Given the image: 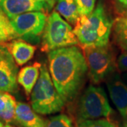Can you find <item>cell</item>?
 <instances>
[{
  "mask_svg": "<svg viewBox=\"0 0 127 127\" xmlns=\"http://www.w3.org/2000/svg\"><path fill=\"white\" fill-rule=\"evenodd\" d=\"M13 56L16 63L19 66L26 64L32 58L35 47L31 44L22 40H15L6 45Z\"/></svg>",
  "mask_w": 127,
  "mask_h": 127,
  "instance_id": "cell-12",
  "label": "cell"
},
{
  "mask_svg": "<svg viewBox=\"0 0 127 127\" xmlns=\"http://www.w3.org/2000/svg\"><path fill=\"white\" fill-rule=\"evenodd\" d=\"M122 78H123V80L124 81V82H125V83L127 84V72H124V73L123 74Z\"/></svg>",
  "mask_w": 127,
  "mask_h": 127,
  "instance_id": "cell-25",
  "label": "cell"
},
{
  "mask_svg": "<svg viewBox=\"0 0 127 127\" xmlns=\"http://www.w3.org/2000/svg\"><path fill=\"white\" fill-rule=\"evenodd\" d=\"M18 68L6 45L0 44V92L16 93L18 90Z\"/></svg>",
  "mask_w": 127,
  "mask_h": 127,
  "instance_id": "cell-8",
  "label": "cell"
},
{
  "mask_svg": "<svg viewBox=\"0 0 127 127\" xmlns=\"http://www.w3.org/2000/svg\"><path fill=\"white\" fill-rule=\"evenodd\" d=\"M0 127H3V124L1 122H0Z\"/></svg>",
  "mask_w": 127,
  "mask_h": 127,
  "instance_id": "cell-28",
  "label": "cell"
},
{
  "mask_svg": "<svg viewBox=\"0 0 127 127\" xmlns=\"http://www.w3.org/2000/svg\"><path fill=\"white\" fill-rule=\"evenodd\" d=\"M119 46V47L122 51V52L127 53V40L122 41L117 44Z\"/></svg>",
  "mask_w": 127,
  "mask_h": 127,
  "instance_id": "cell-24",
  "label": "cell"
},
{
  "mask_svg": "<svg viewBox=\"0 0 127 127\" xmlns=\"http://www.w3.org/2000/svg\"><path fill=\"white\" fill-rule=\"evenodd\" d=\"M76 127H115V124L109 119L100 118L78 122Z\"/></svg>",
  "mask_w": 127,
  "mask_h": 127,
  "instance_id": "cell-19",
  "label": "cell"
},
{
  "mask_svg": "<svg viewBox=\"0 0 127 127\" xmlns=\"http://www.w3.org/2000/svg\"><path fill=\"white\" fill-rule=\"evenodd\" d=\"M55 9L68 23L74 25L80 17L75 0H57Z\"/></svg>",
  "mask_w": 127,
  "mask_h": 127,
  "instance_id": "cell-14",
  "label": "cell"
},
{
  "mask_svg": "<svg viewBox=\"0 0 127 127\" xmlns=\"http://www.w3.org/2000/svg\"><path fill=\"white\" fill-rule=\"evenodd\" d=\"M121 127H127V121H124V122Z\"/></svg>",
  "mask_w": 127,
  "mask_h": 127,
  "instance_id": "cell-26",
  "label": "cell"
},
{
  "mask_svg": "<svg viewBox=\"0 0 127 127\" xmlns=\"http://www.w3.org/2000/svg\"><path fill=\"white\" fill-rule=\"evenodd\" d=\"M3 127H12L11 126H10L9 124H6V125H5V126H3Z\"/></svg>",
  "mask_w": 127,
  "mask_h": 127,
  "instance_id": "cell-27",
  "label": "cell"
},
{
  "mask_svg": "<svg viewBox=\"0 0 127 127\" xmlns=\"http://www.w3.org/2000/svg\"><path fill=\"white\" fill-rule=\"evenodd\" d=\"M113 21L100 1L91 14L79 17L73 32L82 46L107 45Z\"/></svg>",
  "mask_w": 127,
  "mask_h": 127,
  "instance_id": "cell-2",
  "label": "cell"
},
{
  "mask_svg": "<svg viewBox=\"0 0 127 127\" xmlns=\"http://www.w3.org/2000/svg\"><path fill=\"white\" fill-rule=\"evenodd\" d=\"M42 50H51L78 44L73 29L57 12L54 11L47 18L42 35Z\"/></svg>",
  "mask_w": 127,
  "mask_h": 127,
  "instance_id": "cell-5",
  "label": "cell"
},
{
  "mask_svg": "<svg viewBox=\"0 0 127 127\" xmlns=\"http://www.w3.org/2000/svg\"><path fill=\"white\" fill-rule=\"evenodd\" d=\"M9 95L10 94L9 93L0 92V112L3 111L5 109L9 100Z\"/></svg>",
  "mask_w": 127,
  "mask_h": 127,
  "instance_id": "cell-23",
  "label": "cell"
},
{
  "mask_svg": "<svg viewBox=\"0 0 127 127\" xmlns=\"http://www.w3.org/2000/svg\"><path fill=\"white\" fill-rule=\"evenodd\" d=\"M16 38V37L9 18L0 8V44Z\"/></svg>",
  "mask_w": 127,
  "mask_h": 127,
  "instance_id": "cell-16",
  "label": "cell"
},
{
  "mask_svg": "<svg viewBox=\"0 0 127 127\" xmlns=\"http://www.w3.org/2000/svg\"><path fill=\"white\" fill-rule=\"evenodd\" d=\"M112 30L116 44L127 40V13L118 15L113 21Z\"/></svg>",
  "mask_w": 127,
  "mask_h": 127,
  "instance_id": "cell-15",
  "label": "cell"
},
{
  "mask_svg": "<svg viewBox=\"0 0 127 127\" xmlns=\"http://www.w3.org/2000/svg\"><path fill=\"white\" fill-rule=\"evenodd\" d=\"M14 121L21 127H45L46 123L32 108L23 102H16Z\"/></svg>",
  "mask_w": 127,
  "mask_h": 127,
  "instance_id": "cell-11",
  "label": "cell"
},
{
  "mask_svg": "<svg viewBox=\"0 0 127 127\" xmlns=\"http://www.w3.org/2000/svg\"><path fill=\"white\" fill-rule=\"evenodd\" d=\"M97 0H75L80 16H88L95 9Z\"/></svg>",
  "mask_w": 127,
  "mask_h": 127,
  "instance_id": "cell-20",
  "label": "cell"
},
{
  "mask_svg": "<svg viewBox=\"0 0 127 127\" xmlns=\"http://www.w3.org/2000/svg\"><path fill=\"white\" fill-rule=\"evenodd\" d=\"M65 102L55 88L46 65L41 66L40 75L31 92L32 109L40 114H52L62 111Z\"/></svg>",
  "mask_w": 127,
  "mask_h": 127,
  "instance_id": "cell-3",
  "label": "cell"
},
{
  "mask_svg": "<svg viewBox=\"0 0 127 127\" xmlns=\"http://www.w3.org/2000/svg\"><path fill=\"white\" fill-rule=\"evenodd\" d=\"M47 16L41 11H31L9 18L16 38L30 44L40 43Z\"/></svg>",
  "mask_w": 127,
  "mask_h": 127,
  "instance_id": "cell-7",
  "label": "cell"
},
{
  "mask_svg": "<svg viewBox=\"0 0 127 127\" xmlns=\"http://www.w3.org/2000/svg\"><path fill=\"white\" fill-rule=\"evenodd\" d=\"M55 3L56 0H0V8L11 18L31 11L49 13Z\"/></svg>",
  "mask_w": 127,
  "mask_h": 127,
  "instance_id": "cell-9",
  "label": "cell"
},
{
  "mask_svg": "<svg viewBox=\"0 0 127 127\" xmlns=\"http://www.w3.org/2000/svg\"><path fill=\"white\" fill-rule=\"evenodd\" d=\"M117 68L121 73L127 71V53L123 52L119 55L117 60Z\"/></svg>",
  "mask_w": 127,
  "mask_h": 127,
  "instance_id": "cell-22",
  "label": "cell"
},
{
  "mask_svg": "<svg viewBox=\"0 0 127 127\" xmlns=\"http://www.w3.org/2000/svg\"><path fill=\"white\" fill-rule=\"evenodd\" d=\"M107 87L114 104L124 121H127V84L122 77L113 73L107 79Z\"/></svg>",
  "mask_w": 127,
  "mask_h": 127,
  "instance_id": "cell-10",
  "label": "cell"
},
{
  "mask_svg": "<svg viewBox=\"0 0 127 127\" xmlns=\"http://www.w3.org/2000/svg\"><path fill=\"white\" fill-rule=\"evenodd\" d=\"M16 105V102L14 97L12 95H10L5 109L3 111L0 112V119H1L6 123L12 122L14 121Z\"/></svg>",
  "mask_w": 127,
  "mask_h": 127,
  "instance_id": "cell-18",
  "label": "cell"
},
{
  "mask_svg": "<svg viewBox=\"0 0 127 127\" xmlns=\"http://www.w3.org/2000/svg\"><path fill=\"white\" fill-rule=\"evenodd\" d=\"M40 67V64L36 62L32 65L23 67L18 72V83L23 87L28 95L31 93L32 90L38 79Z\"/></svg>",
  "mask_w": 127,
  "mask_h": 127,
  "instance_id": "cell-13",
  "label": "cell"
},
{
  "mask_svg": "<svg viewBox=\"0 0 127 127\" xmlns=\"http://www.w3.org/2000/svg\"><path fill=\"white\" fill-rule=\"evenodd\" d=\"M49 71L55 88L65 103L71 102L83 86L88 66L83 53L76 46L51 50Z\"/></svg>",
  "mask_w": 127,
  "mask_h": 127,
  "instance_id": "cell-1",
  "label": "cell"
},
{
  "mask_svg": "<svg viewBox=\"0 0 127 127\" xmlns=\"http://www.w3.org/2000/svg\"><path fill=\"white\" fill-rule=\"evenodd\" d=\"M112 4L118 15L127 13V0H112Z\"/></svg>",
  "mask_w": 127,
  "mask_h": 127,
  "instance_id": "cell-21",
  "label": "cell"
},
{
  "mask_svg": "<svg viewBox=\"0 0 127 127\" xmlns=\"http://www.w3.org/2000/svg\"><path fill=\"white\" fill-rule=\"evenodd\" d=\"M83 53L88 66V76L94 84L107 80L117 68L113 51L105 46H83Z\"/></svg>",
  "mask_w": 127,
  "mask_h": 127,
  "instance_id": "cell-4",
  "label": "cell"
},
{
  "mask_svg": "<svg viewBox=\"0 0 127 127\" xmlns=\"http://www.w3.org/2000/svg\"><path fill=\"white\" fill-rule=\"evenodd\" d=\"M112 112L104 89L91 85L83 93L76 108L77 122L100 118H107Z\"/></svg>",
  "mask_w": 127,
  "mask_h": 127,
  "instance_id": "cell-6",
  "label": "cell"
},
{
  "mask_svg": "<svg viewBox=\"0 0 127 127\" xmlns=\"http://www.w3.org/2000/svg\"><path fill=\"white\" fill-rule=\"evenodd\" d=\"M45 127H74L72 120L66 114H59L49 118Z\"/></svg>",
  "mask_w": 127,
  "mask_h": 127,
  "instance_id": "cell-17",
  "label": "cell"
}]
</instances>
